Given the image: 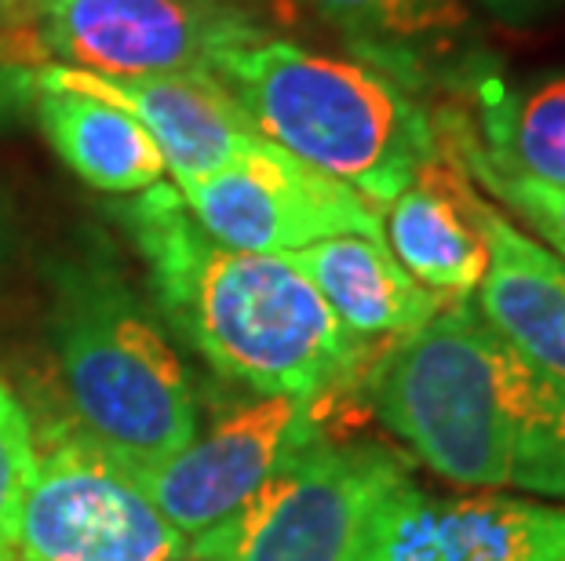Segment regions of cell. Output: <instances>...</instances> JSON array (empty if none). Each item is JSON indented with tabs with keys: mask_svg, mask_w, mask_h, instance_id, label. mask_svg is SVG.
<instances>
[{
	"mask_svg": "<svg viewBox=\"0 0 565 561\" xmlns=\"http://www.w3.org/2000/svg\"><path fill=\"white\" fill-rule=\"evenodd\" d=\"M30 37L26 33H11L0 37V128L19 121L33 106L38 91V69L30 66Z\"/></svg>",
	"mask_w": 565,
	"mask_h": 561,
	"instance_id": "ffe728a7",
	"label": "cell"
},
{
	"mask_svg": "<svg viewBox=\"0 0 565 561\" xmlns=\"http://www.w3.org/2000/svg\"><path fill=\"white\" fill-rule=\"evenodd\" d=\"M110 212L147 262L161 321L215 376L256 398L315 404L358 376L369 343L340 325L285 256L212 241L168 183L114 201Z\"/></svg>",
	"mask_w": 565,
	"mask_h": 561,
	"instance_id": "6da1fadb",
	"label": "cell"
},
{
	"mask_svg": "<svg viewBox=\"0 0 565 561\" xmlns=\"http://www.w3.org/2000/svg\"><path fill=\"white\" fill-rule=\"evenodd\" d=\"M492 11H503V15H529V11L551 4V0H486Z\"/></svg>",
	"mask_w": 565,
	"mask_h": 561,
	"instance_id": "44dd1931",
	"label": "cell"
},
{
	"mask_svg": "<svg viewBox=\"0 0 565 561\" xmlns=\"http://www.w3.org/2000/svg\"><path fill=\"white\" fill-rule=\"evenodd\" d=\"M41 30L30 44L103 77L209 74L263 26L231 0H30Z\"/></svg>",
	"mask_w": 565,
	"mask_h": 561,
	"instance_id": "ba28073f",
	"label": "cell"
},
{
	"mask_svg": "<svg viewBox=\"0 0 565 561\" xmlns=\"http://www.w3.org/2000/svg\"><path fill=\"white\" fill-rule=\"evenodd\" d=\"M183 561H198V558H183Z\"/></svg>",
	"mask_w": 565,
	"mask_h": 561,
	"instance_id": "603a6c76",
	"label": "cell"
},
{
	"mask_svg": "<svg viewBox=\"0 0 565 561\" xmlns=\"http://www.w3.org/2000/svg\"><path fill=\"white\" fill-rule=\"evenodd\" d=\"M347 561H565V504L438 496L405 477L372 507Z\"/></svg>",
	"mask_w": 565,
	"mask_h": 561,
	"instance_id": "30bf717a",
	"label": "cell"
},
{
	"mask_svg": "<svg viewBox=\"0 0 565 561\" xmlns=\"http://www.w3.org/2000/svg\"><path fill=\"white\" fill-rule=\"evenodd\" d=\"M33 463H38V431L26 404L0 376V561H19V518Z\"/></svg>",
	"mask_w": 565,
	"mask_h": 561,
	"instance_id": "d6986e66",
	"label": "cell"
},
{
	"mask_svg": "<svg viewBox=\"0 0 565 561\" xmlns=\"http://www.w3.org/2000/svg\"><path fill=\"white\" fill-rule=\"evenodd\" d=\"M478 117L482 136L456 121L445 142L471 150L497 172L565 186V69L522 88L486 80L478 91Z\"/></svg>",
	"mask_w": 565,
	"mask_h": 561,
	"instance_id": "2e32d148",
	"label": "cell"
},
{
	"mask_svg": "<svg viewBox=\"0 0 565 561\" xmlns=\"http://www.w3.org/2000/svg\"><path fill=\"white\" fill-rule=\"evenodd\" d=\"M33 114L58 161L103 194L136 197L164 183V158L136 117L121 106L63 88L33 91Z\"/></svg>",
	"mask_w": 565,
	"mask_h": 561,
	"instance_id": "9a60e30c",
	"label": "cell"
},
{
	"mask_svg": "<svg viewBox=\"0 0 565 561\" xmlns=\"http://www.w3.org/2000/svg\"><path fill=\"white\" fill-rule=\"evenodd\" d=\"M47 332L70 423L121 467H147L198 438L183 357L106 256L55 262Z\"/></svg>",
	"mask_w": 565,
	"mask_h": 561,
	"instance_id": "277c9868",
	"label": "cell"
},
{
	"mask_svg": "<svg viewBox=\"0 0 565 561\" xmlns=\"http://www.w3.org/2000/svg\"><path fill=\"white\" fill-rule=\"evenodd\" d=\"M365 398L408 456L449 485L565 504V390L467 300L394 339L369 368Z\"/></svg>",
	"mask_w": 565,
	"mask_h": 561,
	"instance_id": "7a4b0ae2",
	"label": "cell"
},
{
	"mask_svg": "<svg viewBox=\"0 0 565 561\" xmlns=\"http://www.w3.org/2000/svg\"><path fill=\"white\" fill-rule=\"evenodd\" d=\"M209 74L263 139L380 212L438 158V125L391 74L292 41L223 52Z\"/></svg>",
	"mask_w": 565,
	"mask_h": 561,
	"instance_id": "3957f363",
	"label": "cell"
},
{
	"mask_svg": "<svg viewBox=\"0 0 565 561\" xmlns=\"http://www.w3.org/2000/svg\"><path fill=\"white\" fill-rule=\"evenodd\" d=\"M471 179L438 153L383 208V241L394 259L449 303L471 300L489 267L482 230L471 216Z\"/></svg>",
	"mask_w": 565,
	"mask_h": 561,
	"instance_id": "4fadbf2b",
	"label": "cell"
},
{
	"mask_svg": "<svg viewBox=\"0 0 565 561\" xmlns=\"http://www.w3.org/2000/svg\"><path fill=\"white\" fill-rule=\"evenodd\" d=\"M413 477L402 452L318 438L198 561H347L372 507Z\"/></svg>",
	"mask_w": 565,
	"mask_h": 561,
	"instance_id": "8992f818",
	"label": "cell"
},
{
	"mask_svg": "<svg viewBox=\"0 0 565 561\" xmlns=\"http://www.w3.org/2000/svg\"><path fill=\"white\" fill-rule=\"evenodd\" d=\"M321 438V404L252 398L220 416L186 449L147 467H125L150 504L186 540V558L209 547L267 493L310 441Z\"/></svg>",
	"mask_w": 565,
	"mask_h": 561,
	"instance_id": "52a82bcc",
	"label": "cell"
},
{
	"mask_svg": "<svg viewBox=\"0 0 565 561\" xmlns=\"http://www.w3.org/2000/svg\"><path fill=\"white\" fill-rule=\"evenodd\" d=\"M15 4H26V0H0V22L15 15Z\"/></svg>",
	"mask_w": 565,
	"mask_h": 561,
	"instance_id": "7402d4cb",
	"label": "cell"
},
{
	"mask_svg": "<svg viewBox=\"0 0 565 561\" xmlns=\"http://www.w3.org/2000/svg\"><path fill=\"white\" fill-rule=\"evenodd\" d=\"M38 88L81 91L110 106H121L125 114H131L147 128L175 186L234 169L263 139L248 125L242 106L226 95V88L212 74L103 77L74 66H41Z\"/></svg>",
	"mask_w": 565,
	"mask_h": 561,
	"instance_id": "8fae6325",
	"label": "cell"
},
{
	"mask_svg": "<svg viewBox=\"0 0 565 561\" xmlns=\"http://www.w3.org/2000/svg\"><path fill=\"white\" fill-rule=\"evenodd\" d=\"M471 216L489 252L478 314L511 350L565 390V259L514 226L478 190H471Z\"/></svg>",
	"mask_w": 565,
	"mask_h": 561,
	"instance_id": "7c38bea8",
	"label": "cell"
},
{
	"mask_svg": "<svg viewBox=\"0 0 565 561\" xmlns=\"http://www.w3.org/2000/svg\"><path fill=\"white\" fill-rule=\"evenodd\" d=\"M438 150L449 153V161L460 169L471 183H482L497 201H503L514 216L525 219L540 234V245H547L551 252L565 259V186L536 183L525 175H508L489 169L475 158L471 150L456 147V142L438 139Z\"/></svg>",
	"mask_w": 565,
	"mask_h": 561,
	"instance_id": "ac0fdd59",
	"label": "cell"
},
{
	"mask_svg": "<svg viewBox=\"0 0 565 561\" xmlns=\"http://www.w3.org/2000/svg\"><path fill=\"white\" fill-rule=\"evenodd\" d=\"M285 259L315 284L340 325L362 343L405 339L449 306V300L424 289L394 259L383 237H324Z\"/></svg>",
	"mask_w": 565,
	"mask_h": 561,
	"instance_id": "5bb4252c",
	"label": "cell"
},
{
	"mask_svg": "<svg viewBox=\"0 0 565 561\" xmlns=\"http://www.w3.org/2000/svg\"><path fill=\"white\" fill-rule=\"evenodd\" d=\"M19 561H183L186 540L70 420L44 423L22 499Z\"/></svg>",
	"mask_w": 565,
	"mask_h": 561,
	"instance_id": "5b68a950",
	"label": "cell"
},
{
	"mask_svg": "<svg viewBox=\"0 0 565 561\" xmlns=\"http://www.w3.org/2000/svg\"><path fill=\"white\" fill-rule=\"evenodd\" d=\"M329 22L372 52H416L460 37L471 26L463 0H310Z\"/></svg>",
	"mask_w": 565,
	"mask_h": 561,
	"instance_id": "e0dca14e",
	"label": "cell"
},
{
	"mask_svg": "<svg viewBox=\"0 0 565 561\" xmlns=\"http://www.w3.org/2000/svg\"><path fill=\"white\" fill-rule=\"evenodd\" d=\"M175 190L201 230L237 252L288 256L340 234L383 237L376 205L267 139L234 169Z\"/></svg>",
	"mask_w": 565,
	"mask_h": 561,
	"instance_id": "9c48e42d",
	"label": "cell"
}]
</instances>
